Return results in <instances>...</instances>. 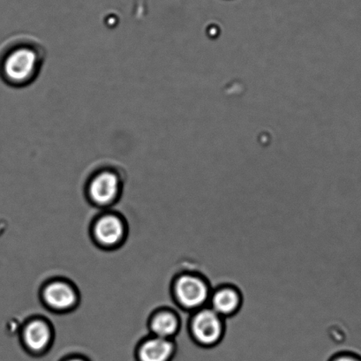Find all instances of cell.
I'll list each match as a JSON object with an SVG mask.
<instances>
[{
	"label": "cell",
	"mask_w": 361,
	"mask_h": 361,
	"mask_svg": "<svg viewBox=\"0 0 361 361\" xmlns=\"http://www.w3.org/2000/svg\"><path fill=\"white\" fill-rule=\"evenodd\" d=\"M26 342L30 349L35 352H40L50 342V331L47 325L42 322H35L26 331Z\"/></svg>",
	"instance_id": "obj_9"
},
{
	"label": "cell",
	"mask_w": 361,
	"mask_h": 361,
	"mask_svg": "<svg viewBox=\"0 0 361 361\" xmlns=\"http://www.w3.org/2000/svg\"><path fill=\"white\" fill-rule=\"evenodd\" d=\"M45 300L51 307L58 310H66L75 301V295L68 286L62 283H54L45 290Z\"/></svg>",
	"instance_id": "obj_7"
},
{
	"label": "cell",
	"mask_w": 361,
	"mask_h": 361,
	"mask_svg": "<svg viewBox=\"0 0 361 361\" xmlns=\"http://www.w3.org/2000/svg\"><path fill=\"white\" fill-rule=\"evenodd\" d=\"M174 345L166 338L149 340L142 347L139 353L141 361H171L174 356Z\"/></svg>",
	"instance_id": "obj_6"
},
{
	"label": "cell",
	"mask_w": 361,
	"mask_h": 361,
	"mask_svg": "<svg viewBox=\"0 0 361 361\" xmlns=\"http://www.w3.org/2000/svg\"><path fill=\"white\" fill-rule=\"evenodd\" d=\"M177 299L188 310H201L210 299L208 283L195 275H184L178 279L175 286Z\"/></svg>",
	"instance_id": "obj_4"
},
{
	"label": "cell",
	"mask_w": 361,
	"mask_h": 361,
	"mask_svg": "<svg viewBox=\"0 0 361 361\" xmlns=\"http://www.w3.org/2000/svg\"><path fill=\"white\" fill-rule=\"evenodd\" d=\"M114 162H99L90 173L89 190L99 204H107L118 195L121 185V169Z\"/></svg>",
	"instance_id": "obj_2"
},
{
	"label": "cell",
	"mask_w": 361,
	"mask_h": 361,
	"mask_svg": "<svg viewBox=\"0 0 361 361\" xmlns=\"http://www.w3.org/2000/svg\"><path fill=\"white\" fill-rule=\"evenodd\" d=\"M329 361H361V357L350 352H343L336 354Z\"/></svg>",
	"instance_id": "obj_11"
},
{
	"label": "cell",
	"mask_w": 361,
	"mask_h": 361,
	"mask_svg": "<svg viewBox=\"0 0 361 361\" xmlns=\"http://www.w3.org/2000/svg\"><path fill=\"white\" fill-rule=\"evenodd\" d=\"M153 331L161 338H167L173 336L178 329L177 318L170 313H162L154 319Z\"/></svg>",
	"instance_id": "obj_10"
},
{
	"label": "cell",
	"mask_w": 361,
	"mask_h": 361,
	"mask_svg": "<svg viewBox=\"0 0 361 361\" xmlns=\"http://www.w3.org/2000/svg\"><path fill=\"white\" fill-rule=\"evenodd\" d=\"M191 334L198 346L213 348L220 345L224 333L222 317L212 308H201L191 321Z\"/></svg>",
	"instance_id": "obj_3"
},
{
	"label": "cell",
	"mask_w": 361,
	"mask_h": 361,
	"mask_svg": "<svg viewBox=\"0 0 361 361\" xmlns=\"http://www.w3.org/2000/svg\"><path fill=\"white\" fill-rule=\"evenodd\" d=\"M66 361H85V360H80V359H72V360H66Z\"/></svg>",
	"instance_id": "obj_12"
},
{
	"label": "cell",
	"mask_w": 361,
	"mask_h": 361,
	"mask_svg": "<svg viewBox=\"0 0 361 361\" xmlns=\"http://www.w3.org/2000/svg\"><path fill=\"white\" fill-rule=\"evenodd\" d=\"M47 59L43 43L31 35L13 37L0 54V78L6 85L25 87L39 76Z\"/></svg>",
	"instance_id": "obj_1"
},
{
	"label": "cell",
	"mask_w": 361,
	"mask_h": 361,
	"mask_svg": "<svg viewBox=\"0 0 361 361\" xmlns=\"http://www.w3.org/2000/svg\"><path fill=\"white\" fill-rule=\"evenodd\" d=\"M212 307L221 317H231L240 310L243 298L240 290L233 287H222L215 290L210 297Z\"/></svg>",
	"instance_id": "obj_5"
},
{
	"label": "cell",
	"mask_w": 361,
	"mask_h": 361,
	"mask_svg": "<svg viewBox=\"0 0 361 361\" xmlns=\"http://www.w3.org/2000/svg\"><path fill=\"white\" fill-rule=\"evenodd\" d=\"M123 233V227L117 217L106 216L98 222L96 233L102 243L114 245L117 243Z\"/></svg>",
	"instance_id": "obj_8"
}]
</instances>
